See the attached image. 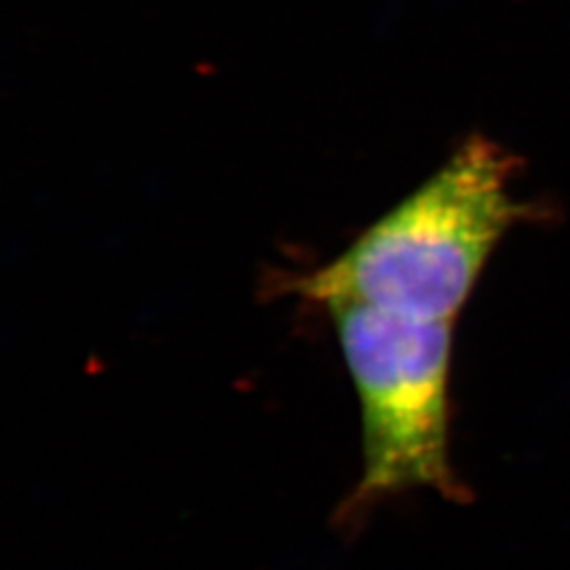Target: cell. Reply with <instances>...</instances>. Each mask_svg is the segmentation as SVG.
I'll use <instances>...</instances> for the list:
<instances>
[{
	"label": "cell",
	"instance_id": "6da1fadb",
	"mask_svg": "<svg viewBox=\"0 0 570 570\" xmlns=\"http://www.w3.org/2000/svg\"><path fill=\"white\" fill-rule=\"evenodd\" d=\"M510 180V157L490 140L469 138L334 261L294 277L292 294L317 305L360 303L456 322L520 214Z\"/></svg>",
	"mask_w": 570,
	"mask_h": 570
},
{
	"label": "cell",
	"instance_id": "7a4b0ae2",
	"mask_svg": "<svg viewBox=\"0 0 570 570\" xmlns=\"http://www.w3.org/2000/svg\"><path fill=\"white\" fill-rule=\"evenodd\" d=\"M362 410L364 469L336 511L355 529L404 490H454L449 381L454 322L419 320L360 303L326 306Z\"/></svg>",
	"mask_w": 570,
	"mask_h": 570
}]
</instances>
